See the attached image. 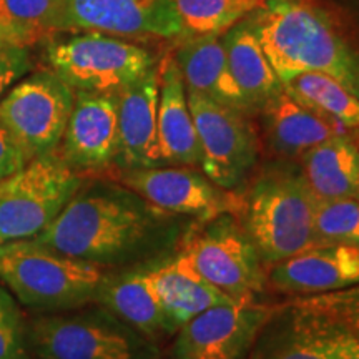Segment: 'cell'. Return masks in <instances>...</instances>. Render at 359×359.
I'll return each mask as SVG.
<instances>
[{"label": "cell", "mask_w": 359, "mask_h": 359, "mask_svg": "<svg viewBox=\"0 0 359 359\" xmlns=\"http://www.w3.org/2000/svg\"><path fill=\"white\" fill-rule=\"evenodd\" d=\"M182 253L233 302H255L268 283V268L233 213L201 219L187 235Z\"/></svg>", "instance_id": "cell-6"}, {"label": "cell", "mask_w": 359, "mask_h": 359, "mask_svg": "<svg viewBox=\"0 0 359 359\" xmlns=\"http://www.w3.org/2000/svg\"><path fill=\"white\" fill-rule=\"evenodd\" d=\"M103 271L34 240L0 245V280L25 306L39 311L75 308L95 299Z\"/></svg>", "instance_id": "cell-4"}, {"label": "cell", "mask_w": 359, "mask_h": 359, "mask_svg": "<svg viewBox=\"0 0 359 359\" xmlns=\"http://www.w3.org/2000/svg\"><path fill=\"white\" fill-rule=\"evenodd\" d=\"M259 114L263 116L264 137L269 147L286 158H299L327 138L344 133L343 127L309 110L285 88L271 98Z\"/></svg>", "instance_id": "cell-21"}, {"label": "cell", "mask_w": 359, "mask_h": 359, "mask_svg": "<svg viewBox=\"0 0 359 359\" xmlns=\"http://www.w3.org/2000/svg\"><path fill=\"white\" fill-rule=\"evenodd\" d=\"M47 69L75 90L120 93L154 69V53L140 45L102 32H77L45 43Z\"/></svg>", "instance_id": "cell-5"}, {"label": "cell", "mask_w": 359, "mask_h": 359, "mask_svg": "<svg viewBox=\"0 0 359 359\" xmlns=\"http://www.w3.org/2000/svg\"><path fill=\"white\" fill-rule=\"evenodd\" d=\"M156 208L127 188L80 187L35 243L88 263H110L132 253L155 226Z\"/></svg>", "instance_id": "cell-1"}, {"label": "cell", "mask_w": 359, "mask_h": 359, "mask_svg": "<svg viewBox=\"0 0 359 359\" xmlns=\"http://www.w3.org/2000/svg\"><path fill=\"white\" fill-rule=\"evenodd\" d=\"M25 165L27 160L24 154L0 123V185L19 173Z\"/></svg>", "instance_id": "cell-32"}, {"label": "cell", "mask_w": 359, "mask_h": 359, "mask_svg": "<svg viewBox=\"0 0 359 359\" xmlns=\"http://www.w3.org/2000/svg\"><path fill=\"white\" fill-rule=\"evenodd\" d=\"M299 158L314 196L359 201V147L351 137L334 135Z\"/></svg>", "instance_id": "cell-23"}, {"label": "cell", "mask_w": 359, "mask_h": 359, "mask_svg": "<svg viewBox=\"0 0 359 359\" xmlns=\"http://www.w3.org/2000/svg\"><path fill=\"white\" fill-rule=\"evenodd\" d=\"M52 0H0V30L12 47L34 48L50 42Z\"/></svg>", "instance_id": "cell-27"}, {"label": "cell", "mask_w": 359, "mask_h": 359, "mask_svg": "<svg viewBox=\"0 0 359 359\" xmlns=\"http://www.w3.org/2000/svg\"><path fill=\"white\" fill-rule=\"evenodd\" d=\"M147 271L161 306L177 330L206 309L238 303L201 276L185 253Z\"/></svg>", "instance_id": "cell-20"}, {"label": "cell", "mask_w": 359, "mask_h": 359, "mask_svg": "<svg viewBox=\"0 0 359 359\" xmlns=\"http://www.w3.org/2000/svg\"><path fill=\"white\" fill-rule=\"evenodd\" d=\"M238 218L266 268L318 246L314 193L302 168L264 170L241 196Z\"/></svg>", "instance_id": "cell-3"}, {"label": "cell", "mask_w": 359, "mask_h": 359, "mask_svg": "<svg viewBox=\"0 0 359 359\" xmlns=\"http://www.w3.org/2000/svg\"><path fill=\"white\" fill-rule=\"evenodd\" d=\"M268 283L280 293L314 296L359 285V248L320 245L273 264Z\"/></svg>", "instance_id": "cell-16"}, {"label": "cell", "mask_w": 359, "mask_h": 359, "mask_svg": "<svg viewBox=\"0 0 359 359\" xmlns=\"http://www.w3.org/2000/svg\"><path fill=\"white\" fill-rule=\"evenodd\" d=\"M32 48L8 47L0 50V98L34 70Z\"/></svg>", "instance_id": "cell-31"}, {"label": "cell", "mask_w": 359, "mask_h": 359, "mask_svg": "<svg viewBox=\"0 0 359 359\" xmlns=\"http://www.w3.org/2000/svg\"><path fill=\"white\" fill-rule=\"evenodd\" d=\"M183 35H218L241 22L263 0H173Z\"/></svg>", "instance_id": "cell-26"}, {"label": "cell", "mask_w": 359, "mask_h": 359, "mask_svg": "<svg viewBox=\"0 0 359 359\" xmlns=\"http://www.w3.org/2000/svg\"><path fill=\"white\" fill-rule=\"evenodd\" d=\"M231 75L250 109L257 114L283 92V83L264 55L257 35L246 19L238 22L222 37Z\"/></svg>", "instance_id": "cell-24"}, {"label": "cell", "mask_w": 359, "mask_h": 359, "mask_svg": "<svg viewBox=\"0 0 359 359\" xmlns=\"http://www.w3.org/2000/svg\"><path fill=\"white\" fill-rule=\"evenodd\" d=\"M0 359H30L27 323L13 298L0 286Z\"/></svg>", "instance_id": "cell-30"}, {"label": "cell", "mask_w": 359, "mask_h": 359, "mask_svg": "<svg viewBox=\"0 0 359 359\" xmlns=\"http://www.w3.org/2000/svg\"><path fill=\"white\" fill-rule=\"evenodd\" d=\"M8 47H12V45L8 43V40L6 39V35H4L2 30H0V50H2V48H8Z\"/></svg>", "instance_id": "cell-33"}, {"label": "cell", "mask_w": 359, "mask_h": 359, "mask_svg": "<svg viewBox=\"0 0 359 359\" xmlns=\"http://www.w3.org/2000/svg\"><path fill=\"white\" fill-rule=\"evenodd\" d=\"M309 298L325 311L334 327L333 359H359V285Z\"/></svg>", "instance_id": "cell-28"}, {"label": "cell", "mask_w": 359, "mask_h": 359, "mask_svg": "<svg viewBox=\"0 0 359 359\" xmlns=\"http://www.w3.org/2000/svg\"><path fill=\"white\" fill-rule=\"evenodd\" d=\"M246 22L283 85L318 72L359 98V55L320 8L306 0H263Z\"/></svg>", "instance_id": "cell-2"}, {"label": "cell", "mask_w": 359, "mask_h": 359, "mask_svg": "<svg viewBox=\"0 0 359 359\" xmlns=\"http://www.w3.org/2000/svg\"><path fill=\"white\" fill-rule=\"evenodd\" d=\"M37 359H150V348L114 314H50L27 323Z\"/></svg>", "instance_id": "cell-9"}, {"label": "cell", "mask_w": 359, "mask_h": 359, "mask_svg": "<svg viewBox=\"0 0 359 359\" xmlns=\"http://www.w3.org/2000/svg\"><path fill=\"white\" fill-rule=\"evenodd\" d=\"M187 95L198 135L201 168L215 185L235 190L251 173L259 151L258 135L248 115L200 93L187 90Z\"/></svg>", "instance_id": "cell-11"}, {"label": "cell", "mask_w": 359, "mask_h": 359, "mask_svg": "<svg viewBox=\"0 0 359 359\" xmlns=\"http://www.w3.org/2000/svg\"><path fill=\"white\" fill-rule=\"evenodd\" d=\"M95 299L115 318L148 338L175 330L155 293L148 271H133L116 278L105 276Z\"/></svg>", "instance_id": "cell-22"}, {"label": "cell", "mask_w": 359, "mask_h": 359, "mask_svg": "<svg viewBox=\"0 0 359 359\" xmlns=\"http://www.w3.org/2000/svg\"><path fill=\"white\" fill-rule=\"evenodd\" d=\"M160 67L155 65L118 93V170L150 168L161 163L158 150Z\"/></svg>", "instance_id": "cell-17"}, {"label": "cell", "mask_w": 359, "mask_h": 359, "mask_svg": "<svg viewBox=\"0 0 359 359\" xmlns=\"http://www.w3.org/2000/svg\"><path fill=\"white\" fill-rule=\"evenodd\" d=\"M286 92L309 110L343 128L359 130V98L338 80L318 72L296 75L285 85Z\"/></svg>", "instance_id": "cell-25"}, {"label": "cell", "mask_w": 359, "mask_h": 359, "mask_svg": "<svg viewBox=\"0 0 359 359\" xmlns=\"http://www.w3.org/2000/svg\"><path fill=\"white\" fill-rule=\"evenodd\" d=\"M75 102V90L48 69L30 74L0 98V123L27 163L60 145Z\"/></svg>", "instance_id": "cell-8"}, {"label": "cell", "mask_w": 359, "mask_h": 359, "mask_svg": "<svg viewBox=\"0 0 359 359\" xmlns=\"http://www.w3.org/2000/svg\"><path fill=\"white\" fill-rule=\"evenodd\" d=\"M58 34L102 32L120 39H173L183 27L173 0H52Z\"/></svg>", "instance_id": "cell-10"}, {"label": "cell", "mask_w": 359, "mask_h": 359, "mask_svg": "<svg viewBox=\"0 0 359 359\" xmlns=\"http://www.w3.org/2000/svg\"><path fill=\"white\" fill-rule=\"evenodd\" d=\"M177 64L188 92L200 93L245 115L253 114L233 79L218 35H195L188 39L178 48Z\"/></svg>", "instance_id": "cell-19"}, {"label": "cell", "mask_w": 359, "mask_h": 359, "mask_svg": "<svg viewBox=\"0 0 359 359\" xmlns=\"http://www.w3.org/2000/svg\"><path fill=\"white\" fill-rule=\"evenodd\" d=\"M82 183L55 154L29 161L0 185V245L42 233Z\"/></svg>", "instance_id": "cell-7"}, {"label": "cell", "mask_w": 359, "mask_h": 359, "mask_svg": "<svg viewBox=\"0 0 359 359\" xmlns=\"http://www.w3.org/2000/svg\"><path fill=\"white\" fill-rule=\"evenodd\" d=\"M334 327L309 296L275 309L259 330L248 359H333Z\"/></svg>", "instance_id": "cell-15"}, {"label": "cell", "mask_w": 359, "mask_h": 359, "mask_svg": "<svg viewBox=\"0 0 359 359\" xmlns=\"http://www.w3.org/2000/svg\"><path fill=\"white\" fill-rule=\"evenodd\" d=\"M116 180L148 205L163 212L208 219L222 213L238 217L241 210V196L219 188L208 177L190 168L118 170Z\"/></svg>", "instance_id": "cell-12"}, {"label": "cell", "mask_w": 359, "mask_h": 359, "mask_svg": "<svg viewBox=\"0 0 359 359\" xmlns=\"http://www.w3.org/2000/svg\"><path fill=\"white\" fill-rule=\"evenodd\" d=\"M118 151V93L75 92L74 109L53 151L75 173L103 172Z\"/></svg>", "instance_id": "cell-14"}, {"label": "cell", "mask_w": 359, "mask_h": 359, "mask_svg": "<svg viewBox=\"0 0 359 359\" xmlns=\"http://www.w3.org/2000/svg\"><path fill=\"white\" fill-rule=\"evenodd\" d=\"M275 308L255 302L222 304L178 327L173 359H248Z\"/></svg>", "instance_id": "cell-13"}, {"label": "cell", "mask_w": 359, "mask_h": 359, "mask_svg": "<svg viewBox=\"0 0 359 359\" xmlns=\"http://www.w3.org/2000/svg\"><path fill=\"white\" fill-rule=\"evenodd\" d=\"M314 238L320 245L359 248V201L314 196Z\"/></svg>", "instance_id": "cell-29"}, {"label": "cell", "mask_w": 359, "mask_h": 359, "mask_svg": "<svg viewBox=\"0 0 359 359\" xmlns=\"http://www.w3.org/2000/svg\"><path fill=\"white\" fill-rule=\"evenodd\" d=\"M156 132L161 163H177L183 167L200 165L201 151L195 120L188 105L182 72L173 58H165L160 65Z\"/></svg>", "instance_id": "cell-18"}]
</instances>
